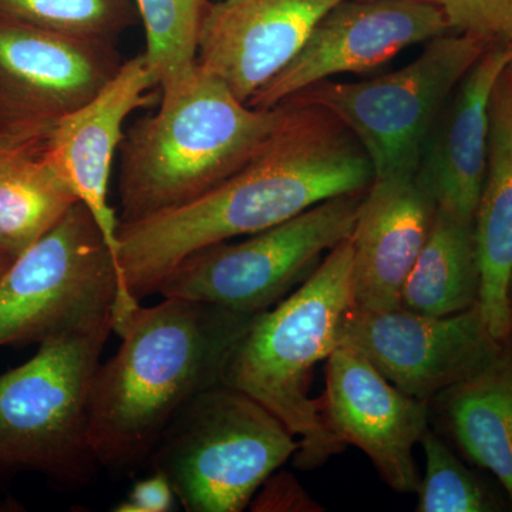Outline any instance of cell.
Here are the masks:
<instances>
[{
	"label": "cell",
	"mask_w": 512,
	"mask_h": 512,
	"mask_svg": "<svg viewBox=\"0 0 512 512\" xmlns=\"http://www.w3.org/2000/svg\"><path fill=\"white\" fill-rule=\"evenodd\" d=\"M292 109L249 163L195 201L119 225L120 293L111 320L120 325L141 299L194 252L254 235L320 202L366 191L373 168L362 146L322 107Z\"/></svg>",
	"instance_id": "1"
},
{
	"label": "cell",
	"mask_w": 512,
	"mask_h": 512,
	"mask_svg": "<svg viewBox=\"0 0 512 512\" xmlns=\"http://www.w3.org/2000/svg\"><path fill=\"white\" fill-rule=\"evenodd\" d=\"M252 318L181 298L138 305L114 332L116 355L90 382L89 433L100 467L131 470L147 461L181 409L221 384Z\"/></svg>",
	"instance_id": "2"
},
{
	"label": "cell",
	"mask_w": 512,
	"mask_h": 512,
	"mask_svg": "<svg viewBox=\"0 0 512 512\" xmlns=\"http://www.w3.org/2000/svg\"><path fill=\"white\" fill-rule=\"evenodd\" d=\"M291 109L289 103L249 106L198 69L185 96L141 120L121 141L120 224L174 210L214 190L264 148Z\"/></svg>",
	"instance_id": "3"
},
{
	"label": "cell",
	"mask_w": 512,
	"mask_h": 512,
	"mask_svg": "<svg viewBox=\"0 0 512 512\" xmlns=\"http://www.w3.org/2000/svg\"><path fill=\"white\" fill-rule=\"evenodd\" d=\"M352 255L350 239L340 242L295 292L255 315L222 370L221 384L261 403L299 440V470L346 448L326 429L309 389L315 367L339 348L353 308Z\"/></svg>",
	"instance_id": "4"
},
{
	"label": "cell",
	"mask_w": 512,
	"mask_h": 512,
	"mask_svg": "<svg viewBox=\"0 0 512 512\" xmlns=\"http://www.w3.org/2000/svg\"><path fill=\"white\" fill-rule=\"evenodd\" d=\"M111 320L40 343L0 375V476L39 473L66 488L93 483L100 464L89 433L90 382Z\"/></svg>",
	"instance_id": "5"
},
{
	"label": "cell",
	"mask_w": 512,
	"mask_h": 512,
	"mask_svg": "<svg viewBox=\"0 0 512 512\" xmlns=\"http://www.w3.org/2000/svg\"><path fill=\"white\" fill-rule=\"evenodd\" d=\"M299 446L265 406L218 384L181 409L147 461L185 511L241 512Z\"/></svg>",
	"instance_id": "6"
},
{
	"label": "cell",
	"mask_w": 512,
	"mask_h": 512,
	"mask_svg": "<svg viewBox=\"0 0 512 512\" xmlns=\"http://www.w3.org/2000/svg\"><path fill=\"white\" fill-rule=\"evenodd\" d=\"M365 192L339 195L235 244L202 248L164 276L163 298L211 303L255 316L284 301L352 235Z\"/></svg>",
	"instance_id": "7"
},
{
	"label": "cell",
	"mask_w": 512,
	"mask_h": 512,
	"mask_svg": "<svg viewBox=\"0 0 512 512\" xmlns=\"http://www.w3.org/2000/svg\"><path fill=\"white\" fill-rule=\"evenodd\" d=\"M490 45L464 33L443 35L396 72L359 83L326 80L288 101L322 107L348 128L373 178L417 173L434 120Z\"/></svg>",
	"instance_id": "8"
},
{
	"label": "cell",
	"mask_w": 512,
	"mask_h": 512,
	"mask_svg": "<svg viewBox=\"0 0 512 512\" xmlns=\"http://www.w3.org/2000/svg\"><path fill=\"white\" fill-rule=\"evenodd\" d=\"M119 269L82 202L0 275V348L43 343L111 320Z\"/></svg>",
	"instance_id": "9"
},
{
	"label": "cell",
	"mask_w": 512,
	"mask_h": 512,
	"mask_svg": "<svg viewBox=\"0 0 512 512\" xmlns=\"http://www.w3.org/2000/svg\"><path fill=\"white\" fill-rule=\"evenodd\" d=\"M500 343L476 303L448 316L353 306L343 323L340 346L365 356L403 393L430 403L487 365Z\"/></svg>",
	"instance_id": "10"
},
{
	"label": "cell",
	"mask_w": 512,
	"mask_h": 512,
	"mask_svg": "<svg viewBox=\"0 0 512 512\" xmlns=\"http://www.w3.org/2000/svg\"><path fill=\"white\" fill-rule=\"evenodd\" d=\"M448 30L446 16L431 0H342L316 23L291 63L248 104L274 109L332 76L376 69L406 47Z\"/></svg>",
	"instance_id": "11"
},
{
	"label": "cell",
	"mask_w": 512,
	"mask_h": 512,
	"mask_svg": "<svg viewBox=\"0 0 512 512\" xmlns=\"http://www.w3.org/2000/svg\"><path fill=\"white\" fill-rule=\"evenodd\" d=\"M326 389L318 410L329 433L372 461L399 494L419 490L413 450L429 430L430 403L397 389L365 356L339 346L326 359Z\"/></svg>",
	"instance_id": "12"
},
{
	"label": "cell",
	"mask_w": 512,
	"mask_h": 512,
	"mask_svg": "<svg viewBox=\"0 0 512 512\" xmlns=\"http://www.w3.org/2000/svg\"><path fill=\"white\" fill-rule=\"evenodd\" d=\"M109 42L0 20V124L52 127L120 69Z\"/></svg>",
	"instance_id": "13"
},
{
	"label": "cell",
	"mask_w": 512,
	"mask_h": 512,
	"mask_svg": "<svg viewBox=\"0 0 512 512\" xmlns=\"http://www.w3.org/2000/svg\"><path fill=\"white\" fill-rule=\"evenodd\" d=\"M342 0H220L210 3L198 66L248 103L291 63L316 23Z\"/></svg>",
	"instance_id": "14"
},
{
	"label": "cell",
	"mask_w": 512,
	"mask_h": 512,
	"mask_svg": "<svg viewBox=\"0 0 512 512\" xmlns=\"http://www.w3.org/2000/svg\"><path fill=\"white\" fill-rule=\"evenodd\" d=\"M156 86L144 53L133 57L89 103L57 120L43 147L47 160L92 212L116 265L120 222L109 204L111 167L124 138V121L150 101Z\"/></svg>",
	"instance_id": "15"
},
{
	"label": "cell",
	"mask_w": 512,
	"mask_h": 512,
	"mask_svg": "<svg viewBox=\"0 0 512 512\" xmlns=\"http://www.w3.org/2000/svg\"><path fill=\"white\" fill-rule=\"evenodd\" d=\"M437 205L417 173L373 178L350 235L353 306L400 309L403 286L429 238Z\"/></svg>",
	"instance_id": "16"
},
{
	"label": "cell",
	"mask_w": 512,
	"mask_h": 512,
	"mask_svg": "<svg viewBox=\"0 0 512 512\" xmlns=\"http://www.w3.org/2000/svg\"><path fill=\"white\" fill-rule=\"evenodd\" d=\"M510 63L493 43L458 84L446 117L420 163L417 177L437 210L473 222L483 192L490 147L491 101Z\"/></svg>",
	"instance_id": "17"
},
{
	"label": "cell",
	"mask_w": 512,
	"mask_h": 512,
	"mask_svg": "<svg viewBox=\"0 0 512 512\" xmlns=\"http://www.w3.org/2000/svg\"><path fill=\"white\" fill-rule=\"evenodd\" d=\"M481 312L494 339L512 330V94L503 76L491 101L490 147L474 217Z\"/></svg>",
	"instance_id": "18"
},
{
	"label": "cell",
	"mask_w": 512,
	"mask_h": 512,
	"mask_svg": "<svg viewBox=\"0 0 512 512\" xmlns=\"http://www.w3.org/2000/svg\"><path fill=\"white\" fill-rule=\"evenodd\" d=\"M430 404L464 454L497 477L512 505V330L487 365Z\"/></svg>",
	"instance_id": "19"
},
{
	"label": "cell",
	"mask_w": 512,
	"mask_h": 512,
	"mask_svg": "<svg viewBox=\"0 0 512 512\" xmlns=\"http://www.w3.org/2000/svg\"><path fill=\"white\" fill-rule=\"evenodd\" d=\"M474 221L437 210L429 238L403 286L400 308L427 316L467 311L480 299Z\"/></svg>",
	"instance_id": "20"
},
{
	"label": "cell",
	"mask_w": 512,
	"mask_h": 512,
	"mask_svg": "<svg viewBox=\"0 0 512 512\" xmlns=\"http://www.w3.org/2000/svg\"><path fill=\"white\" fill-rule=\"evenodd\" d=\"M77 202L43 150L0 168V256L9 262L18 259Z\"/></svg>",
	"instance_id": "21"
},
{
	"label": "cell",
	"mask_w": 512,
	"mask_h": 512,
	"mask_svg": "<svg viewBox=\"0 0 512 512\" xmlns=\"http://www.w3.org/2000/svg\"><path fill=\"white\" fill-rule=\"evenodd\" d=\"M146 32L148 66L161 89L160 107L187 94L198 74V42L208 0H134Z\"/></svg>",
	"instance_id": "22"
},
{
	"label": "cell",
	"mask_w": 512,
	"mask_h": 512,
	"mask_svg": "<svg viewBox=\"0 0 512 512\" xmlns=\"http://www.w3.org/2000/svg\"><path fill=\"white\" fill-rule=\"evenodd\" d=\"M130 0H0V20L109 42L130 23Z\"/></svg>",
	"instance_id": "23"
},
{
	"label": "cell",
	"mask_w": 512,
	"mask_h": 512,
	"mask_svg": "<svg viewBox=\"0 0 512 512\" xmlns=\"http://www.w3.org/2000/svg\"><path fill=\"white\" fill-rule=\"evenodd\" d=\"M426 454V476L420 480L419 512H491L497 504L477 477L430 429L420 441Z\"/></svg>",
	"instance_id": "24"
},
{
	"label": "cell",
	"mask_w": 512,
	"mask_h": 512,
	"mask_svg": "<svg viewBox=\"0 0 512 512\" xmlns=\"http://www.w3.org/2000/svg\"><path fill=\"white\" fill-rule=\"evenodd\" d=\"M451 30L488 43H503L512 32V0H431Z\"/></svg>",
	"instance_id": "25"
},
{
	"label": "cell",
	"mask_w": 512,
	"mask_h": 512,
	"mask_svg": "<svg viewBox=\"0 0 512 512\" xmlns=\"http://www.w3.org/2000/svg\"><path fill=\"white\" fill-rule=\"evenodd\" d=\"M175 493L164 474L154 471L153 476L137 481L126 500L114 507L116 512H168L174 510Z\"/></svg>",
	"instance_id": "26"
},
{
	"label": "cell",
	"mask_w": 512,
	"mask_h": 512,
	"mask_svg": "<svg viewBox=\"0 0 512 512\" xmlns=\"http://www.w3.org/2000/svg\"><path fill=\"white\" fill-rule=\"evenodd\" d=\"M252 511H306L311 501L303 493L298 481L289 474H278L264 483L261 494L255 495Z\"/></svg>",
	"instance_id": "27"
},
{
	"label": "cell",
	"mask_w": 512,
	"mask_h": 512,
	"mask_svg": "<svg viewBox=\"0 0 512 512\" xmlns=\"http://www.w3.org/2000/svg\"><path fill=\"white\" fill-rule=\"evenodd\" d=\"M50 128L52 127L0 124V168L43 150Z\"/></svg>",
	"instance_id": "28"
},
{
	"label": "cell",
	"mask_w": 512,
	"mask_h": 512,
	"mask_svg": "<svg viewBox=\"0 0 512 512\" xmlns=\"http://www.w3.org/2000/svg\"><path fill=\"white\" fill-rule=\"evenodd\" d=\"M503 80L504 83L507 84L508 89H510V92L512 94V62L508 63V66L505 67L504 73H503Z\"/></svg>",
	"instance_id": "29"
},
{
	"label": "cell",
	"mask_w": 512,
	"mask_h": 512,
	"mask_svg": "<svg viewBox=\"0 0 512 512\" xmlns=\"http://www.w3.org/2000/svg\"><path fill=\"white\" fill-rule=\"evenodd\" d=\"M505 52H507L508 59H510V63L512 62V32L510 36L507 37V40L503 43Z\"/></svg>",
	"instance_id": "30"
},
{
	"label": "cell",
	"mask_w": 512,
	"mask_h": 512,
	"mask_svg": "<svg viewBox=\"0 0 512 512\" xmlns=\"http://www.w3.org/2000/svg\"><path fill=\"white\" fill-rule=\"evenodd\" d=\"M13 505L9 503V501L2 500L0 498V512L2 511H13L16 510V508H12Z\"/></svg>",
	"instance_id": "31"
},
{
	"label": "cell",
	"mask_w": 512,
	"mask_h": 512,
	"mask_svg": "<svg viewBox=\"0 0 512 512\" xmlns=\"http://www.w3.org/2000/svg\"><path fill=\"white\" fill-rule=\"evenodd\" d=\"M10 264H12V262H9L8 259L2 258V256H0V275L6 271V268H8Z\"/></svg>",
	"instance_id": "32"
},
{
	"label": "cell",
	"mask_w": 512,
	"mask_h": 512,
	"mask_svg": "<svg viewBox=\"0 0 512 512\" xmlns=\"http://www.w3.org/2000/svg\"><path fill=\"white\" fill-rule=\"evenodd\" d=\"M511 305H512V286H511Z\"/></svg>",
	"instance_id": "33"
}]
</instances>
